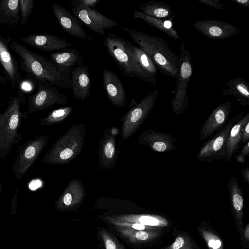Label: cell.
<instances>
[{
  "label": "cell",
  "instance_id": "cell-1",
  "mask_svg": "<svg viewBox=\"0 0 249 249\" xmlns=\"http://www.w3.org/2000/svg\"><path fill=\"white\" fill-rule=\"evenodd\" d=\"M10 48L19 57L23 71L33 80L47 83L61 89H71L70 76L72 68H65L51 60L34 53L12 41Z\"/></svg>",
  "mask_w": 249,
  "mask_h": 249
},
{
  "label": "cell",
  "instance_id": "cell-2",
  "mask_svg": "<svg viewBox=\"0 0 249 249\" xmlns=\"http://www.w3.org/2000/svg\"><path fill=\"white\" fill-rule=\"evenodd\" d=\"M124 29L149 56L160 72L172 78H177L180 59L170 49L164 39L127 27Z\"/></svg>",
  "mask_w": 249,
  "mask_h": 249
},
{
  "label": "cell",
  "instance_id": "cell-3",
  "mask_svg": "<svg viewBox=\"0 0 249 249\" xmlns=\"http://www.w3.org/2000/svg\"><path fill=\"white\" fill-rule=\"evenodd\" d=\"M24 93L18 90L17 96L10 100L8 106L0 113V159H5L11 152L14 145L21 139L19 132L21 123L27 114L21 110V105L25 103Z\"/></svg>",
  "mask_w": 249,
  "mask_h": 249
},
{
  "label": "cell",
  "instance_id": "cell-4",
  "mask_svg": "<svg viewBox=\"0 0 249 249\" xmlns=\"http://www.w3.org/2000/svg\"><path fill=\"white\" fill-rule=\"evenodd\" d=\"M86 136L83 123H78L65 131L44 156L42 162L48 165H63L75 159L82 152Z\"/></svg>",
  "mask_w": 249,
  "mask_h": 249
},
{
  "label": "cell",
  "instance_id": "cell-5",
  "mask_svg": "<svg viewBox=\"0 0 249 249\" xmlns=\"http://www.w3.org/2000/svg\"><path fill=\"white\" fill-rule=\"evenodd\" d=\"M125 43L126 41L123 38L108 33L104 39L103 45L125 76L139 78L156 86L157 83L140 67L134 57L127 51Z\"/></svg>",
  "mask_w": 249,
  "mask_h": 249
},
{
  "label": "cell",
  "instance_id": "cell-6",
  "mask_svg": "<svg viewBox=\"0 0 249 249\" xmlns=\"http://www.w3.org/2000/svg\"><path fill=\"white\" fill-rule=\"evenodd\" d=\"M180 66L179 69L174 95L171 102L173 112L176 115L183 113L189 105L187 88L192 74V66L190 53L185 45L180 47Z\"/></svg>",
  "mask_w": 249,
  "mask_h": 249
},
{
  "label": "cell",
  "instance_id": "cell-7",
  "mask_svg": "<svg viewBox=\"0 0 249 249\" xmlns=\"http://www.w3.org/2000/svg\"><path fill=\"white\" fill-rule=\"evenodd\" d=\"M158 94V90L154 89L121 118V136L124 141L131 137L144 123L156 103Z\"/></svg>",
  "mask_w": 249,
  "mask_h": 249
},
{
  "label": "cell",
  "instance_id": "cell-8",
  "mask_svg": "<svg viewBox=\"0 0 249 249\" xmlns=\"http://www.w3.org/2000/svg\"><path fill=\"white\" fill-rule=\"evenodd\" d=\"M48 135L36 137L26 142L19 148L12 167L17 182L30 169L45 147Z\"/></svg>",
  "mask_w": 249,
  "mask_h": 249
},
{
  "label": "cell",
  "instance_id": "cell-9",
  "mask_svg": "<svg viewBox=\"0 0 249 249\" xmlns=\"http://www.w3.org/2000/svg\"><path fill=\"white\" fill-rule=\"evenodd\" d=\"M36 92L28 96L27 113L32 114L51 108L55 104L66 105L68 99L56 87L47 83L35 81Z\"/></svg>",
  "mask_w": 249,
  "mask_h": 249
},
{
  "label": "cell",
  "instance_id": "cell-10",
  "mask_svg": "<svg viewBox=\"0 0 249 249\" xmlns=\"http://www.w3.org/2000/svg\"><path fill=\"white\" fill-rule=\"evenodd\" d=\"M236 117L237 115L229 120L222 128L201 146L196 155L199 160L212 162L225 158L227 137Z\"/></svg>",
  "mask_w": 249,
  "mask_h": 249
},
{
  "label": "cell",
  "instance_id": "cell-11",
  "mask_svg": "<svg viewBox=\"0 0 249 249\" xmlns=\"http://www.w3.org/2000/svg\"><path fill=\"white\" fill-rule=\"evenodd\" d=\"M72 13L77 19L99 35L105 34V30L119 24L118 22L90 7L72 5Z\"/></svg>",
  "mask_w": 249,
  "mask_h": 249
},
{
  "label": "cell",
  "instance_id": "cell-12",
  "mask_svg": "<svg viewBox=\"0 0 249 249\" xmlns=\"http://www.w3.org/2000/svg\"><path fill=\"white\" fill-rule=\"evenodd\" d=\"M115 127L109 126L104 132L99 141L98 154L99 165L104 170L113 168L118 160V149L116 141Z\"/></svg>",
  "mask_w": 249,
  "mask_h": 249
},
{
  "label": "cell",
  "instance_id": "cell-13",
  "mask_svg": "<svg viewBox=\"0 0 249 249\" xmlns=\"http://www.w3.org/2000/svg\"><path fill=\"white\" fill-rule=\"evenodd\" d=\"M193 27L205 36L213 39H224L235 36L239 29L232 24L215 19L198 20Z\"/></svg>",
  "mask_w": 249,
  "mask_h": 249
},
{
  "label": "cell",
  "instance_id": "cell-14",
  "mask_svg": "<svg viewBox=\"0 0 249 249\" xmlns=\"http://www.w3.org/2000/svg\"><path fill=\"white\" fill-rule=\"evenodd\" d=\"M231 108V103L227 101L220 104L212 111L201 129V141L205 140L223 127L229 120Z\"/></svg>",
  "mask_w": 249,
  "mask_h": 249
},
{
  "label": "cell",
  "instance_id": "cell-15",
  "mask_svg": "<svg viewBox=\"0 0 249 249\" xmlns=\"http://www.w3.org/2000/svg\"><path fill=\"white\" fill-rule=\"evenodd\" d=\"M176 141V138L173 136L152 129L144 130L137 140L139 143L146 145L152 151L159 153L175 150L176 146L174 143Z\"/></svg>",
  "mask_w": 249,
  "mask_h": 249
},
{
  "label": "cell",
  "instance_id": "cell-16",
  "mask_svg": "<svg viewBox=\"0 0 249 249\" xmlns=\"http://www.w3.org/2000/svg\"><path fill=\"white\" fill-rule=\"evenodd\" d=\"M103 84L106 95L111 104L124 108L126 102V94L123 83L112 71L105 68L103 72Z\"/></svg>",
  "mask_w": 249,
  "mask_h": 249
},
{
  "label": "cell",
  "instance_id": "cell-17",
  "mask_svg": "<svg viewBox=\"0 0 249 249\" xmlns=\"http://www.w3.org/2000/svg\"><path fill=\"white\" fill-rule=\"evenodd\" d=\"M51 7L59 24L65 31L80 39H92L93 36L87 35L77 18L64 7L53 2L51 4Z\"/></svg>",
  "mask_w": 249,
  "mask_h": 249
},
{
  "label": "cell",
  "instance_id": "cell-18",
  "mask_svg": "<svg viewBox=\"0 0 249 249\" xmlns=\"http://www.w3.org/2000/svg\"><path fill=\"white\" fill-rule=\"evenodd\" d=\"M71 89L76 100L84 101L90 94L91 83L88 67L83 63L73 67L70 76Z\"/></svg>",
  "mask_w": 249,
  "mask_h": 249
},
{
  "label": "cell",
  "instance_id": "cell-19",
  "mask_svg": "<svg viewBox=\"0 0 249 249\" xmlns=\"http://www.w3.org/2000/svg\"><path fill=\"white\" fill-rule=\"evenodd\" d=\"M21 40L28 45L45 51L62 50L72 46L65 39L47 33L30 35Z\"/></svg>",
  "mask_w": 249,
  "mask_h": 249
},
{
  "label": "cell",
  "instance_id": "cell-20",
  "mask_svg": "<svg viewBox=\"0 0 249 249\" xmlns=\"http://www.w3.org/2000/svg\"><path fill=\"white\" fill-rule=\"evenodd\" d=\"M249 121V112L237 114L236 119L231 127L226 141L225 161L229 162L233 154L238 150L241 144V136L243 128Z\"/></svg>",
  "mask_w": 249,
  "mask_h": 249
},
{
  "label": "cell",
  "instance_id": "cell-21",
  "mask_svg": "<svg viewBox=\"0 0 249 249\" xmlns=\"http://www.w3.org/2000/svg\"><path fill=\"white\" fill-rule=\"evenodd\" d=\"M8 44L6 40L0 36V62L12 87L15 88L19 84L21 77L18 63L11 53Z\"/></svg>",
  "mask_w": 249,
  "mask_h": 249
},
{
  "label": "cell",
  "instance_id": "cell-22",
  "mask_svg": "<svg viewBox=\"0 0 249 249\" xmlns=\"http://www.w3.org/2000/svg\"><path fill=\"white\" fill-rule=\"evenodd\" d=\"M20 21L19 0H0V25L15 27Z\"/></svg>",
  "mask_w": 249,
  "mask_h": 249
},
{
  "label": "cell",
  "instance_id": "cell-23",
  "mask_svg": "<svg viewBox=\"0 0 249 249\" xmlns=\"http://www.w3.org/2000/svg\"><path fill=\"white\" fill-rule=\"evenodd\" d=\"M221 93L225 96H234L242 106L249 105V84L242 77L228 79Z\"/></svg>",
  "mask_w": 249,
  "mask_h": 249
},
{
  "label": "cell",
  "instance_id": "cell-24",
  "mask_svg": "<svg viewBox=\"0 0 249 249\" xmlns=\"http://www.w3.org/2000/svg\"><path fill=\"white\" fill-rule=\"evenodd\" d=\"M125 48L140 67L157 83V68L149 56L138 46L126 41Z\"/></svg>",
  "mask_w": 249,
  "mask_h": 249
},
{
  "label": "cell",
  "instance_id": "cell-25",
  "mask_svg": "<svg viewBox=\"0 0 249 249\" xmlns=\"http://www.w3.org/2000/svg\"><path fill=\"white\" fill-rule=\"evenodd\" d=\"M49 54L50 59L61 67L73 68L83 64V57L75 49H66Z\"/></svg>",
  "mask_w": 249,
  "mask_h": 249
},
{
  "label": "cell",
  "instance_id": "cell-26",
  "mask_svg": "<svg viewBox=\"0 0 249 249\" xmlns=\"http://www.w3.org/2000/svg\"><path fill=\"white\" fill-rule=\"evenodd\" d=\"M140 11L150 16L172 20L175 13L168 4L158 1H149L139 6Z\"/></svg>",
  "mask_w": 249,
  "mask_h": 249
},
{
  "label": "cell",
  "instance_id": "cell-27",
  "mask_svg": "<svg viewBox=\"0 0 249 249\" xmlns=\"http://www.w3.org/2000/svg\"><path fill=\"white\" fill-rule=\"evenodd\" d=\"M133 16L135 18L142 19L149 25L165 33L174 40L180 38L178 34L173 27L172 20L154 18L138 10L134 11Z\"/></svg>",
  "mask_w": 249,
  "mask_h": 249
},
{
  "label": "cell",
  "instance_id": "cell-28",
  "mask_svg": "<svg viewBox=\"0 0 249 249\" xmlns=\"http://www.w3.org/2000/svg\"><path fill=\"white\" fill-rule=\"evenodd\" d=\"M85 195V187L82 182L73 179L70 181L63 193L62 199L66 206L70 205L73 199H80Z\"/></svg>",
  "mask_w": 249,
  "mask_h": 249
},
{
  "label": "cell",
  "instance_id": "cell-29",
  "mask_svg": "<svg viewBox=\"0 0 249 249\" xmlns=\"http://www.w3.org/2000/svg\"><path fill=\"white\" fill-rule=\"evenodd\" d=\"M73 107H64L50 112L46 117L40 119L38 125L40 126H50L59 124L65 120L72 112Z\"/></svg>",
  "mask_w": 249,
  "mask_h": 249
},
{
  "label": "cell",
  "instance_id": "cell-30",
  "mask_svg": "<svg viewBox=\"0 0 249 249\" xmlns=\"http://www.w3.org/2000/svg\"><path fill=\"white\" fill-rule=\"evenodd\" d=\"M20 9V21L23 25H25L27 23L28 18L32 13L34 0H19Z\"/></svg>",
  "mask_w": 249,
  "mask_h": 249
},
{
  "label": "cell",
  "instance_id": "cell-31",
  "mask_svg": "<svg viewBox=\"0 0 249 249\" xmlns=\"http://www.w3.org/2000/svg\"><path fill=\"white\" fill-rule=\"evenodd\" d=\"M100 2V0H71L69 1L72 5H78L82 7L93 8Z\"/></svg>",
  "mask_w": 249,
  "mask_h": 249
},
{
  "label": "cell",
  "instance_id": "cell-32",
  "mask_svg": "<svg viewBox=\"0 0 249 249\" xmlns=\"http://www.w3.org/2000/svg\"><path fill=\"white\" fill-rule=\"evenodd\" d=\"M197 1L212 8L219 10L225 9L224 4L219 0H197Z\"/></svg>",
  "mask_w": 249,
  "mask_h": 249
},
{
  "label": "cell",
  "instance_id": "cell-33",
  "mask_svg": "<svg viewBox=\"0 0 249 249\" xmlns=\"http://www.w3.org/2000/svg\"><path fill=\"white\" fill-rule=\"evenodd\" d=\"M139 221L144 225L155 226L158 223L157 219L149 216H142L139 218Z\"/></svg>",
  "mask_w": 249,
  "mask_h": 249
},
{
  "label": "cell",
  "instance_id": "cell-34",
  "mask_svg": "<svg viewBox=\"0 0 249 249\" xmlns=\"http://www.w3.org/2000/svg\"><path fill=\"white\" fill-rule=\"evenodd\" d=\"M249 139V121L245 125L241 136V143H245Z\"/></svg>",
  "mask_w": 249,
  "mask_h": 249
},
{
  "label": "cell",
  "instance_id": "cell-35",
  "mask_svg": "<svg viewBox=\"0 0 249 249\" xmlns=\"http://www.w3.org/2000/svg\"><path fill=\"white\" fill-rule=\"evenodd\" d=\"M184 239L182 237L177 238L173 243L172 247L173 249H179L184 245Z\"/></svg>",
  "mask_w": 249,
  "mask_h": 249
},
{
  "label": "cell",
  "instance_id": "cell-36",
  "mask_svg": "<svg viewBox=\"0 0 249 249\" xmlns=\"http://www.w3.org/2000/svg\"><path fill=\"white\" fill-rule=\"evenodd\" d=\"M241 156L245 157L249 154V141L247 142L241 148L239 153Z\"/></svg>",
  "mask_w": 249,
  "mask_h": 249
},
{
  "label": "cell",
  "instance_id": "cell-37",
  "mask_svg": "<svg viewBox=\"0 0 249 249\" xmlns=\"http://www.w3.org/2000/svg\"><path fill=\"white\" fill-rule=\"evenodd\" d=\"M242 176L245 181L249 184V168L248 167H246L242 169L241 171Z\"/></svg>",
  "mask_w": 249,
  "mask_h": 249
},
{
  "label": "cell",
  "instance_id": "cell-38",
  "mask_svg": "<svg viewBox=\"0 0 249 249\" xmlns=\"http://www.w3.org/2000/svg\"><path fill=\"white\" fill-rule=\"evenodd\" d=\"M135 236L137 239L141 240H145L148 238V234L146 232L142 231L137 232Z\"/></svg>",
  "mask_w": 249,
  "mask_h": 249
},
{
  "label": "cell",
  "instance_id": "cell-39",
  "mask_svg": "<svg viewBox=\"0 0 249 249\" xmlns=\"http://www.w3.org/2000/svg\"><path fill=\"white\" fill-rule=\"evenodd\" d=\"M232 1L236 4L242 6L245 8L249 7V0H232Z\"/></svg>",
  "mask_w": 249,
  "mask_h": 249
},
{
  "label": "cell",
  "instance_id": "cell-40",
  "mask_svg": "<svg viewBox=\"0 0 249 249\" xmlns=\"http://www.w3.org/2000/svg\"><path fill=\"white\" fill-rule=\"evenodd\" d=\"M221 242L219 240H214L213 239L209 241V246L213 249H217L221 246Z\"/></svg>",
  "mask_w": 249,
  "mask_h": 249
},
{
  "label": "cell",
  "instance_id": "cell-41",
  "mask_svg": "<svg viewBox=\"0 0 249 249\" xmlns=\"http://www.w3.org/2000/svg\"><path fill=\"white\" fill-rule=\"evenodd\" d=\"M106 249H116L115 243L111 240H107L105 243Z\"/></svg>",
  "mask_w": 249,
  "mask_h": 249
},
{
  "label": "cell",
  "instance_id": "cell-42",
  "mask_svg": "<svg viewBox=\"0 0 249 249\" xmlns=\"http://www.w3.org/2000/svg\"><path fill=\"white\" fill-rule=\"evenodd\" d=\"M235 160L237 162L240 164H243L245 161V157L237 154L235 156Z\"/></svg>",
  "mask_w": 249,
  "mask_h": 249
},
{
  "label": "cell",
  "instance_id": "cell-43",
  "mask_svg": "<svg viewBox=\"0 0 249 249\" xmlns=\"http://www.w3.org/2000/svg\"><path fill=\"white\" fill-rule=\"evenodd\" d=\"M132 227L137 230H142L145 228V226L141 223H135L132 225Z\"/></svg>",
  "mask_w": 249,
  "mask_h": 249
},
{
  "label": "cell",
  "instance_id": "cell-44",
  "mask_svg": "<svg viewBox=\"0 0 249 249\" xmlns=\"http://www.w3.org/2000/svg\"><path fill=\"white\" fill-rule=\"evenodd\" d=\"M0 82L2 83H5L6 82L5 78H4L2 75H1L0 73Z\"/></svg>",
  "mask_w": 249,
  "mask_h": 249
},
{
  "label": "cell",
  "instance_id": "cell-45",
  "mask_svg": "<svg viewBox=\"0 0 249 249\" xmlns=\"http://www.w3.org/2000/svg\"><path fill=\"white\" fill-rule=\"evenodd\" d=\"M0 190H1V188H0Z\"/></svg>",
  "mask_w": 249,
  "mask_h": 249
}]
</instances>
